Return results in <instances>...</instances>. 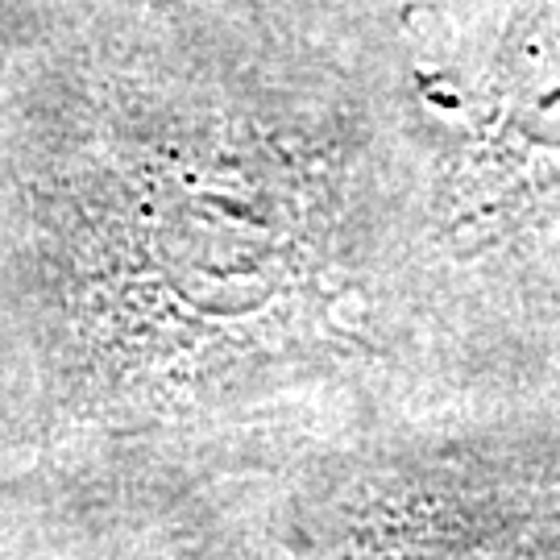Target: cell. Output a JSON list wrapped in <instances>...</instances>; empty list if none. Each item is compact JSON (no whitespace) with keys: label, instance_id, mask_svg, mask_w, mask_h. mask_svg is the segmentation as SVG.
Wrapping results in <instances>:
<instances>
[{"label":"cell","instance_id":"6da1fadb","mask_svg":"<svg viewBox=\"0 0 560 560\" xmlns=\"http://www.w3.org/2000/svg\"><path fill=\"white\" fill-rule=\"evenodd\" d=\"M436 212L465 258L560 245V0L511 4Z\"/></svg>","mask_w":560,"mask_h":560},{"label":"cell","instance_id":"7a4b0ae2","mask_svg":"<svg viewBox=\"0 0 560 560\" xmlns=\"http://www.w3.org/2000/svg\"><path fill=\"white\" fill-rule=\"evenodd\" d=\"M316 552H560V465L395 457L340 478Z\"/></svg>","mask_w":560,"mask_h":560}]
</instances>
